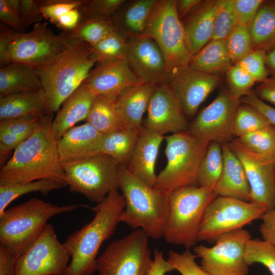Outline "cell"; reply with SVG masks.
Masks as SVG:
<instances>
[{
	"instance_id": "50",
	"label": "cell",
	"mask_w": 275,
	"mask_h": 275,
	"mask_svg": "<svg viewBox=\"0 0 275 275\" xmlns=\"http://www.w3.org/2000/svg\"><path fill=\"white\" fill-rule=\"evenodd\" d=\"M238 23L249 26L263 3L262 0H233Z\"/></svg>"
},
{
	"instance_id": "23",
	"label": "cell",
	"mask_w": 275,
	"mask_h": 275,
	"mask_svg": "<svg viewBox=\"0 0 275 275\" xmlns=\"http://www.w3.org/2000/svg\"><path fill=\"white\" fill-rule=\"evenodd\" d=\"M217 1H202L182 22L191 58L212 39Z\"/></svg>"
},
{
	"instance_id": "38",
	"label": "cell",
	"mask_w": 275,
	"mask_h": 275,
	"mask_svg": "<svg viewBox=\"0 0 275 275\" xmlns=\"http://www.w3.org/2000/svg\"><path fill=\"white\" fill-rule=\"evenodd\" d=\"M270 124H271L270 122L257 109L241 103L234 117L232 134L239 138Z\"/></svg>"
},
{
	"instance_id": "6",
	"label": "cell",
	"mask_w": 275,
	"mask_h": 275,
	"mask_svg": "<svg viewBox=\"0 0 275 275\" xmlns=\"http://www.w3.org/2000/svg\"><path fill=\"white\" fill-rule=\"evenodd\" d=\"M217 196L214 187L199 185L181 187L171 193L163 235L166 240L187 250L194 247L205 211Z\"/></svg>"
},
{
	"instance_id": "41",
	"label": "cell",
	"mask_w": 275,
	"mask_h": 275,
	"mask_svg": "<svg viewBox=\"0 0 275 275\" xmlns=\"http://www.w3.org/2000/svg\"><path fill=\"white\" fill-rule=\"evenodd\" d=\"M245 260L249 266L260 263L268 269L271 275H275V247L269 242L251 238L246 245Z\"/></svg>"
},
{
	"instance_id": "20",
	"label": "cell",
	"mask_w": 275,
	"mask_h": 275,
	"mask_svg": "<svg viewBox=\"0 0 275 275\" xmlns=\"http://www.w3.org/2000/svg\"><path fill=\"white\" fill-rule=\"evenodd\" d=\"M96 63L83 82L96 95L115 100L127 88L145 84L134 74L126 57Z\"/></svg>"
},
{
	"instance_id": "43",
	"label": "cell",
	"mask_w": 275,
	"mask_h": 275,
	"mask_svg": "<svg viewBox=\"0 0 275 275\" xmlns=\"http://www.w3.org/2000/svg\"><path fill=\"white\" fill-rule=\"evenodd\" d=\"M124 0H85L78 8L81 19H110L125 3Z\"/></svg>"
},
{
	"instance_id": "31",
	"label": "cell",
	"mask_w": 275,
	"mask_h": 275,
	"mask_svg": "<svg viewBox=\"0 0 275 275\" xmlns=\"http://www.w3.org/2000/svg\"><path fill=\"white\" fill-rule=\"evenodd\" d=\"M156 0H137L130 3L119 17L111 20L115 30L121 32L125 28L131 38L143 34Z\"/></svg>"
},
{
	"instance_id": "15",
	"label": "cell",
	"mask_w": 275,
	"mask_h": 275,
	"mask_svg": "<svg viewBox=\"0 0 275 275\" xmlns=\"http://www.w3.org/2000/svg\"><path fill=\"white\" fill-rule=\"evenodd\" d=\"M241 103L228 90L220 91L214 100L205 107L188 126V131L198 139L221 144L228 143L233 136L232 123Z\"/></svg>"
},
{
	"instance_id": "7",
	"label": "cell",
	"mask_w": 275,
	"mask_h": 275,
	"mask_svg": "<svg viewBox=\"0 0 275 275\" xmlns=\"http://www.w3.org/2000/svg\"><path fill=\"white\" fill-rule=\"evenodd\" d=\"M165 139L167 163L157 175L153 187L170 194L181 187L198 185L200 167L209 143L188 131L172 134Z\"/></svg>"
},
{
	"instance_id": "14",
	"label": "cell",
	"mask_w": 275,
	"mask_h": 275,
	"mask_svg": "<svg viewBox=\"0 0 275 275\" xmlns=\"http://www.w3.org/2000/svg\"><path fill=\"white\" fill-rule=\"evenodd\" d=\"M70 45L60 34H54L47 23H37L28 33H16L9 47L8 60L10 64L35 67L49 61Z\"/></svg>"
},
{
	"instance_id": "11",
	"label": "cell",
	"mask_w": 275,
	"mask_h": 275,
	"mask_svg": "<svg viewBox=\"0 0 275 275\" xmlns=\"http://www.w3.org/2000/svg\"><path fill=\"white\" fill-rule=\"evenodd\" d=\"M267 211L262 205L235 198L217 196L204 213L198 234V241L215 242L222 235L243 229L261 219Z\"/></svg>"
},
{
	"instance_id": "29",
	"label": "cell",
	"mask_w": 275,
	"mask_h": 275,
	"mask_svg": "<svg viewBox=\"0 0 275 275\" xmlns=\"http://www.w3.org/2000/svg\"><path fill=\"white\" fill-rule=\"evenodd\" d=\"M233 65L226 39L211 40L191 59L189 66L207 74L220 76Z\"/></svg>"
},
{
	"instance_id": "22",
	"label": "cell",
	"mask_w": 275,
	"mask_h": 275,
	"mask_svg": "<svg viewBox=\"0 0 275 275\" xmlns=\"http://www.w3.org/2000/svg\"><path fill=\"white\" fill-rule=\"evenodd\" d=\"M164 136L143 126L126 168L134 176L154 187L156 176L155 166Z\"/></svg>"
},
{
	"instance_id": "2",
	"label": "cell",
	"mask_w": 275,
	"mask_h": 275,
	"mask_svg": "<svg viewBox=\"0 0 275 275\" xmlns=\"http://www.w3.org/2000/svg\"><path fill=\"white\" fill-rule=\"evenodd\" d=\"M125 207L122 194L112 191L97 206L92 221L68 235L64 243L71 260L64 275H92L96 271V260L102 243L114 233Z\"/></svg>"
},
{
	"instance_id": "44",
	"label": "cell",
	"mask_w": 275,
	"mask_h": 275,
	"mask_svg": "<svg viewBox=\"0 0 275 275\" xmlns=\"http://www.w3.org/2000/svg\"><path fill=\"white\" fill-rule=\"evenodd\" d=\"M228 89L236 99H240L252 91L255 79L239 65H233L226 73Z\"/></svg>"
},
{
	"instance_id": "24",
	"label": "cell",
	"mask_w": 275,
	"mask_h": 275,
	"mask_svg": "<svg viewBox=\"0 0 275 275\" xmlns=\"http://www.w3.org/2000/svg\"><path fill=\"white\" fill-rule=\"evenodd\" d=\"M222 147L223 168L214 186L217 196L251 202V187L242 163L227 143Z\"/></svg>"
},
{
	"instance_id": "56",
	"label": "cell",
	"mask_w": 275,
	"mask_h": 275,
	"mask_svg": "<svg viewBox=\"0 0 275 275\" xmlns=\"http://www.w3.org/2000/svg\"><path fill=\"white\" fill-rule=\"evenodd\" d=\"M254 92L262 100L275 104V75L268 77L260 82Z\"/></svg>"
},
{
	"instance_id": "39",
	"label": "cell",
	"mask_w": 275,
	"mask_h": 275,
	"mask_svg": "<svg viewBox=\"0 0 275 275\" xmlns=\"http://www.w3.org/2000/svg\"><path fill=\"white\" fill-rule=\"evenodd\" d=\"M249 150L268 158L275 153V126L270 124L236 138Z\"/></svg>"
},
{
	"instance_id": "45",
	"label": "cell",
	"mask_w": 275,
	"mask_h": 275,
	"mask_svg": "<svg viewBox=\"0 0 275 275\" xmlns=\"http://www.w3.org/2000/svg\"><path fill=\"white\" fill-rule=\"evenodd\" d=\"M266 51L256 49L241 59L238 63L256 81L261 82L268 77L269 72L265 64Z\"/></svg>"
},
{
	"instance_id": "13",
	"label": "cell",
	"mask_w": 275,
	"mask_h": 275,
	"mask_svg": "<svg viewBox=\"0 0 275 275\" xmlns=\"http://www.w3.org/2000/svg\"><path fill=\"white\" fill-rule=\"evenodd\" d=\"M71 255L47 224L35 243L17 258L15 275H64Z\"/></svg>"
},
{
	"instance_id": "59",
	"label": "cell",
	"mask_w": 275,
	"mask_h": 275,
	"mask_svg": "<svg viewBox=\"0 0 275 275\" xmlns=\"http://www.w3.org/2000/svg\"><path fill=\"white\" fill-rule=\"evenodd\" d=\"M201 2L200 0H179L176 1V7L177 14L181 19L187 16Z\"/></svg>"
},
{
	"instance_id": "52",
	"label": "cell",
	"mask_w": 275,
	"mask_h": 275,
	"mask_svg": "<svg viewBox=\"0 0 275 275\" xmlns=\"http://www.w3.org/2000/svg\"><path fill=\"white\" fill-rule=\"evenodd\" d=\"M17 32L4 23H0L1 68L10 64L8 57L9 47Z\"/></svg>"
},
{
	"instance_id": "47",
	"label": "cell",
	"mask_w": 275,
	"mask_h": 275,
	"mask_svg": "<svg viewBox=\"0 0 275 275\" xmlns=\"http://www.w3.org/2000/svg\"><path fill=\"white\" fill-rule=\"evenodd\" d=\"M195 255L186 249L181 253L169 251L167 260L181 275H211L196 262Z\"/></svg>"
},
{
	"instance_id": "40",
	"label": "cell",
	"mask_w": 275,
	"mask_h": 275,
	"mask_svg": "<svg viewBox=\"0 0 275 275\" xmlns=\"http://www.w3.org/2000/svg\"><path fill=\"white\" fill-rule=\"evenodd\" d=\"M238 24L233 0H218L211 40L226 39Z\"/></svg>"
},
{
	"instance_id": "28",
	"label": "cell",
	"mask_w": 275,
	"mask_h": 275,
	"mask_svg": "<svg viewBox=\"0 0 275 275\" xmlns=\"http://www.w3.org/2000/svg\"><path fill=\"white\" fill-rule=\"evenodd\" d=\"M41 88L40 79L33 66L10 63L0 68V98Z\"/></svg>"
},
{
	"instance_id": "35",
	"label": "cell",
	"mask_w": 275,
	"mask_h": 275,
	"mask_svg": "<svg viewBox=\"0 0 275 275\" xmlns=\"http://www.w3.org/2000/svg\"><path fill=\"white\" fill-rule=\"evenodd\" d=\"M67 184L51 179H41L11 185L0 186V214L14 200L25 194L35 191L47 196L54 189L67 186Z\"/></svg>"
},
{
	"instance_id": "61",
	"label": "cell",
	"mask_w": 275,
	"mask_h": 275,
	"mask_svg": "<svg viewBox=\"0 0 275 275\" xmlns=\"http://www.w3.org/2000/svg\"><path fill=\"white\" fill-rule=\"evenodd\" d=\"M6 2L11 9L19 16L20 0H6Z\"/></svg>"
},
{
	"instance_id": "5",
	"label": "cell",
	"mask_w": 275,
	"mask_h": 275,
	"mask_svg": "<svg viewBox=\"0 0 275 275\" xmlns=\"http://www.w3.org/2000/svg\"><path fill=\"white\" fill-rule=\"evenodd\" d=\"M81 204L57 206L34 198L0 214V242L18 258L38 239L52 216L74 210Z\"/></svg>"
},
{
	"instance_id": "16",
	"label": "cell",
	"mask_w": 275,
	"mask_h": 275,
	"mask_svg": "<svg viewBox=\"0 0 275 275\" xmlns=\"http://www.w3.org/2000/svg\"><path fill=\"white\" fill-rule=\"evenodd\" d=\"M228 146L242 163L251 190V202L264 206L267 210L275 207V169L273 159L255 153L236 139Z\"/></svg>"
},
{
	"instance_id": "18",
	"label": "cell",
	"mask_w": 275,
	"mask_h": 275,
	"mask_svg": "<svg viewBox=\"0 0 275 275\" xmlns=\"http://www.w3.org/2000/svg\"><path fill=\"white\" fill-rule=\"evenodd\" d=\"M147 109L143 126L149 130L162 135L188 131L185 115L170 85L156 87Z\"/></svg>"
},
{
	"instance_id": "26",
	"label": "cell",
	"mask_w": 275,
	"mask_h": 275,
	"mask_svg": "<svg viewBox=\"0 0 275 275\" xmlns=\"http://www.w3.org/2000/svg\"><path fill=\"white\" fill-rule=\"evenodd\" d=\"M157 86L142 84L130 87L114 100L116 109L127 127L140 129L143 117Z\"/></svg>"
},
{
	"instance_id": "42",
	"label": "cell",
	"mask_w": 275,
	"mask_h": 275,
	"mask_svg": "<svg viewBox=\"0 0 275 275\" xmlns=\"http://www.w3.org/2000/svg\"><path fill=\"white\" fill-rule=\"evenodd\" d=\"M228 50L233 65L253 50L249 26L238 23L226 38Z\"/></svg>"
},
{
	"instance_id": "27",
	"label": "cell",
	"mask_w": 275,
	"mask_h": 275,
	"mask_svg": "<svg viewBox=\"0 0 275 275\" xmlns=\"http://www.w3.org/2000/svg\"><path fill=\"white\" fill-rule=\"evenodd\" d=\"M49 113L44 90L20 92L0 98V120L21 117H36Z\"/></svg>"
},
{
	"instance_id": "19",
	"label": "cell",
	"mask_w": 275,
	"mask_h": 275,
	"mask_svg": "<svg viewBox=\"0 0 275 275\" xmlns=\"http://www.w3.org/2000/svg\"><path fill=\"white\" fill-rule=\"evenodd\" d=\"M221 77L189 66L172 75L170 86L185 116H193L208 95L219 85Z\"/></svg>"
},
{
	"instance_id": "9",
	"label": "cell",
	"mask_w": 275,
	"mask_h": 275,
	"mask_svg": "<svg viewBox=\"0 0 275 275\" xmlns=\"http://www.w3.org/2000/svg\"><path fill=\"white\" fill-rule=\"evenodd\" d=\"M69 190L97 204L119 188V164L99 153L79 161L62 164Z\"/></svg>"
},
{
	"instance_id": "51",
	"label": "cell",
	"mask_w": 275,
	"mask_h": 275,
	"mask_svg": "<svg viewBox=\"0 0 275 275\" xmlns=\"http://www.w3.org/2000/svg\"><path fill=\"white\" fill-rule=\"evenodd\" d=\"M240 102L257 109L271 124L275 126V108L265 103L257 96L254 91H252L248 95L242 97Z\"/></svg>"
},
{
	"instance_id": "62",
	"label": "cell",
	"mask_w": 275,
	"mask_h": 275,
	"mask_svg": "<svg viewBox=\"0 0 275 275\" xmlns=\"http://www.w3.org/2000/svg\"><path fill=\"white\" fill-rule=\"evenodd\" d=\"M273 164H274V169H275V153L273 157Z\"/></svg>"
},
{
	"instance_id": "12",
	"label": "cell",
	"mask_w": 275,
	"mask_h": 275,
	"mask_svg": "<svg viewBox=\"0 0 275 275\" xmlns=\"http://www.w3.org/2000/svg\"><path fill=\"white\" fill-rule=\"evenodd\" d=\"M251 238L249 232L241 229L222 235L213 246L200 244L193 251L201 259V267L211 275H247L245 252Z\"/></svg>"
},
{
	"instance_id": "4",
	"label": "cell",
	"mask_w": 275,
	"mask_h": 275,
	"mask_svg": "<svg viewBox=\"0 0 275 275\" xmlns=\"http://www.w3.org/2000/svg\"><path fill=\"white\" fill-rule=\"evenodd\" d=\"M91 45L73 44L64 51L35 69L46 95L50 114L85 81L95 63Z\"/></svg>"
},
{
	"instance_id": "48",
	"label": "cell",
	"mask_w": 275,
	"mask_h": 275,
	"mask_svg": "<svg viewBox=\"0 0 275 275\" xmlns=\"http://www.w3.org/2000/svg\"><path fill=\"white\" fill-rule=\"evenodd\" d=\"M85 0H38L43 18L55 24L68 11L79 8Z\"/></svg>"
},
{
	"instance_id": "37",
	"label": "cell",
	"mask_w": 275,
	"mask_h": 275,
	"mask_svg": "<svg viewBox=\"0 0 275 275\" xmlns=\"http://www.w3.org/2000/svg\"><path fill=\"white\" fill-rule=\"evenodd\" d=\"M128 41L125 35L115 31L97 43L91 45L92 57L96 63L125 58Z\"/></svg>"
},
{
	"instance_id": "3",
	"label": "cell",
	"mask_w": 275,
	"mask_h": 275,
	"mask_svg": "<svg viewBox=\"0 0 275 275\" xmlns=\"http://www.w3.org/2000/svg\"><path fill=\"white\" fill-rule=\"evenodd\" d=\"M119 188L125 201L119 222L141 229L148 237L164 235L169 206L170 194L151 187L119 164Z\"/></svg>"
},
{
	"instance_id": "1",
	"label": "cell",
	"mask_w": 275,
	"mask_h": 275,
	"mask_svg": "<svg viewBox=\"0 0 275 275\" xmlns=\"http://www.w3.org/2000/svg\"><path fill=\"white\" fill-rule=\"evenodd\" d=\"M52 115L40 117L33 133L14 150L12 157L1 167L0 186L41 179L67 184L59 159L57 141L52 130Z\"/></svg>"
},
{
	"instance_id": "25",
	"label": "cell",
	"mask_w": 275,
	"mask_h": 275,
	"mask_svg": "<svg viewBox=\"0 0 275 275\" xmlns=\"http://www.w3.org/2000/svg\"><path fill=\"white\" fill-rule=\"evenodd\" d=\"M96 96L82 83L64 101L51 123L52 130L57 141L77 123L86 121Z\"/></svg>"
},
{
	"instance_id": "49",
	"label": "cell",
	"mask_w": 275,
	"mask_h": 275,
	"mask_svg": "<svg viewBox=\"0 0 275 275\" xmlns=\"http://www.w3.org/2000/svg\"><path fill=\"white\" fill-rule=\"evenodd\" d=\"M19 16L24 29L44 18L38 0H20Z\"/></svg>"
},
{
	"instance_id": "33",
	"label": "cell",
	"mask_w": 275,
	"mask_h": 275,
	"mask_svg": "<svg viewBox=\"0 0 275 275\" xmlns=\"http://www.w3.org/2000/svg\"><path fill=\"white\" fill-rule=\"evenodd\" d=\"M86 122L102 134L127 127L116 109L114 100L102 95H96Z\"/></svg>"
},
{
	"instance_id": "53",
	"label": "cell",
	"mask_w": 275,
	"mask_h": 275,
	"mask_svg": "<svg viewBox=\"0 0 275 275\" xmlns=\"http://www.w3.org/2000/svg\"><path fill=\"white\" fill-rule=\"evenodd\" d=\"M260 232L263 240L275 247V207L262 215Z\"/></svg>"
},
{
	"instance_id": "8",
	"label": "cell",
	"mask_w": 275,
	"mask_h": 275,
	"mask_svg": "<svg viewBox=\"0 0 275 275\" xmlns=\"http://www.w3.org/2000/svg\"><path fill=\"white\" fill-rule=\"evenodd\" d=\"M142 36L152 39L157 44L172 76L189 66L192 58L176 1L156 0Z\"/></svg>"
},
{
	"instance_id": "32",
	"label": "cell",
	"mask_w": 275,
	"mask_h": 275,
	"mask_svg": "<svg viewBox=\"0 0 275 275\" xmlns=\"http://www.w3.org/2000/svg\"><path fill=\"white\" fill-rule=\"evenodd\" d=\"M141 129L126 127L103 134L101 153L111 156L119 164L126 166L133 152Z\"/></svg>"
},
{
	"instance_id": "36",
	"label": "cell",
	"mask_w": 275,
	"mask_h": 275,
	"mask_svg": "<svg viewBox=\"0 0 275 275\" xmlns=\"http://www.w3.org/2000/svg\"><path fill=\"white\" fill-rule=\"evenodd\" d=\"M223 164L222 144L216 142H210L200 167L198 185L214 187L222 172Z\"/></svg>"
},
{
	"instance_id": "55",
	"label": "cell",
	"mask_w": 275,
	"mask_h": 275,
	"mask_svg": "<svg viewBox=\"0 0 275 275\" xmlns=\"http://www.w3.org/2000/svg\"><path fill=\"white\" fill-rule=\"evenodd\" d=\"M174 270H175V267L164 258L163 252L155 249L153 262L147 275H165Z\"/></svg>"
},
{
	"instance_id": "60",
	"label": "cell",
	"mask_w": 275,
	"mask_h": 275,
	"mask_svg": "<svg viewBox=\"0 0 275 275\" xmlns=\"http://www.w3.org/2000/svg\"><path fill=\"white\" fill-rule=\"evenodd\" d=\"M265 64L269 72L275 75V46L266 52Z\"/></svg>"
},
{
	"instance_id": "58",
	"label": "cell",
	"mask_w": 275,
	"mask_h": 275,
	"mask_svg": "<svg viewBox=\"0 0 275 275\" xmlns=\"http://www.w3.org/2000/svg\"><path fill=\"white\" fill-rule=\"evenodd\" d=\"M16 260L9 250L0 245V275H15Z\"/></svg>"
},
{
	"instance_id": "46",
	"label": "cell",
	"mask_w": 275,
	"mask_h": 275,
	"mask_svg": "<svg viewBox=\"0 0 275 275\" xmlns=\"http://www.w3.org/2000/svg\"><path fill=\"white\" fill-rule=\"evenodd\" d=\"M41 117L0 120V132H8L25 141L34 132Z\"/></svg>"
},
{
	"instance_id": "54",
	"label": "cell",
	"mask_w": 275,
	"mask_h": 275,
	"mask_svg": "<svg viewBox=\"0 0 275 275\" xmlns=\"http://www.w3.org/2000/svg\"><path fill=\"white\" fill-rule=\"evenodd\" d=\"M0 20L15 31L22 33L24 28L19 17L9 7L6 0H0Z\"/></svg>"
},
{
	"instance_id": "30",
	"label": "cell",
	"mask_w": 275,
	"mask_h": 275,
	"mask_svg": "<svg viewBox=\"0 0 275 275\" xmlns=\"http://www.w3.org/2000/svg\"><path fill=\"white\" fill-rule=\"evenodd\" d=\"M249 28L253 50L267 52L275 46V1H263Z\"/></svg>"
},
{
	"instance_id": "17",
	"label": "cell",
	"mask_w": 275,
	"mask_h": 275,
	"mask_svg": "<svg viewBox=\"0 0 275 275\" xmlns=\"http://www.w3.org/2000/svg\"><path fill=\"white\" fill-rule=\"evenodd\" d=\"M126 59L134 74L144 83L170 85L172 75L162 53L152 39L142 35L131 38Z\"/></svg>"
},
{
	"instance_id": "57",
	"label": "cell",
	"mask_w": 275,
	"mask_h": 275,
	"mask_svg": "<svg viewBox=\"0 0 275 275\" xmlns=\"http://www.w3.org/2000/svg\"><path fill=\"white\" fill-rule=\"evenodd\" d=\"M81 18L78 8L74 9L60 16L54 24L62 31H69L78 25Z\"/></svg>"
},
{
	"instance_id": "34",
	"label": "cell",
	"mask_w": 275,
	"mask_h": 275,
	"mask_svg": "<svg viewBox=\"0 0 275 275\" xmlns=\"http://www.w3.org/2000/svg\"><path fill=\"white\" fill-rule=\"evenodd\" d=\"M115 31L110 19L89 18L81 19L75 29L69 31H62L60 34L71 45L79 42H86L93 45Z\"/></svg>"
},
{
	"instance_id": "10",
	"label": "cell",
	"mask_w": 275,
	"mask_h": 275,
	"mask_svg": "<svg viewBox=\"0 0 275 275\" xmlns=\"http://www.w3.org/2000/svg\"><path fill=\"white\" fill-rule=\"evenodd\" d=\"M148 237L136 229L111 242L96 260L98 275H147L152 263Z\"/></svg>"
},
{
	"instance_id": "21",
	"label": "cell",
	"mask_w": 275,
	"mask_h": 275,
	"mask_svg": "<svg viewBox=\"0 0 275 275\" xmlns=\"http://www.w3.org/2000/svg\"><path fill=\"white\" fill-rule=\"evenodd\" d=\"M102 138V134L86 122L71 128L57 141L61 163L73 162L100 153Z\"/></svg>"
}]
</instances>
